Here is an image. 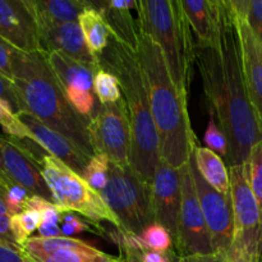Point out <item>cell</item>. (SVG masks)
<instances>
[{
    "mask_svg": "<svg viewBox=\"0 0 262 262\" xmlns=\"http://www.w3.org/2000/svg\"><path fill=\"white\" fill-rule=\"evenodd\" d=\"M94 92L100 101V105L114 104L123 97L117 77L102 68L95 76Z\"/></svg>",
    "mask_w": 262,
    "mask_h": 262,
    "instance_id": "484cf974",
    "label": "cell"
},
{
    "mask_svg": "<svg viewBox=\"0 0 262 262\" xmlns=\"http://www.w3.org/2000/svg\"><path fill=\"white\" fill-rule=\"evenodd\" d=\"M169 257H170V262H181V256L176 252V250L169 251Z\"/></svg>",
    "mask_w": 262,
    "mask_h": 262,
    "instance_id": "bcb514c9",
    "label": "cell"
},
{
    "mask_svg": "<svg viewBox=\"0 0 262 262\" xmlns=\"http://www.w3.org/2000/svg\"><path fill=\"white\" fill-rule=\"evenodd\" d=\"M110 160L105 155H94L82 174L84 181L97 192H101L109 182Z\"/></svg>",
    "mask_w": 262,
    "mask_h": 262,
    "instance_id": "83f0119b",
    "label": "cell"
},
{
    "mask_svg": "<svg viewBox=\"0 0 262 262\" xmlns=\"http://www.w3.org/2000/svg\"><path fill=\"white\" fill-rule=\"evenodd\" d=\"M38 165L59 211L81 215L96 227H99L100 222H107L120 230L118 217L100 192L95 191L83 177L50 155L43 156Z\"/></svg>",
    "mask_w": 262,
    "mask_h": 262,
    "instance_id": "8992f818",
    "label": "cell"
},
{
    "mask_svg": "<svg viewBox=\"0 0 262 262\" xmlns=\"http://www.w3.org/2000/svg\"><path fill=\"white\" fill-rule=\"evenodd\" d=\"M122 239L140 251L148 250L166 253L174 248V239L169 230L158 223H152L146 227L138 235L122 233Z\"/></svg>",
    "mask_w": 262,
    "mask_h": 262,
    "instance_id": "cb8c5ba5",
    "label": "cell"
},
{
    "mask_svg": "<svg viewBox=\"0 0 262 262\" xmlns=\"http://www.w3.org/2000/svg\"><path fill=\"white\" fill-rule=\"evenodd\" d=\"M0 36L18 50L41 51L37 25L27 0H0Z\"/></svg>",
    "mask_w": 262,
    "mask_h": 262,
    "instance_id": "2e32d148",
    "label": "cell"
},
{
    "mask_svg": "<svg viewBox=\"0 0 262 262\" xmlns=\"http://www.w3.org/2000/svg\"><path fill=\"white\" fill-rule=\"evenodd\" d=\"M197 43H212L219 36L220 0L182 2Z\"/></svg>",
    "mask_w": 262,
    "mask_h": 262,
    "instance_id": "d6986e66",
    "label": "cell"
},
{
    "mask_svg": "<svg viewBox=\"0 0 262 262\" xmlns=\"http://www.w3.org/2000/svg\"><path fill=\"white\" fill-rule=\"evenodd\" d=\"M66 96L73 109L82 117L91 118L96 113V95L95 92L86 91L78 87H68L64 90Z\"/></svg>",
    "mask_w": 262,
    "mask_h": 262,
    "instance_id": "4dcf8cb0",
    "label": "cell"
},
{
    "mask_svg": "<svg viewBox=\"0 0 262 262\" xmlns=\"http://www.w3.org/2000/svg\"><path fill=\"white\" fill-rule=\"evenodd\" d=\"M137 55L160 140V158L173 168L181 169L188 163L197 146L189 120L187 96L174 84L158 43L141 31Z\"/></svg>",
    "mask_w": 262,
    "mask_h": 262,
    "instance_id": "7a4b0ae2",
    "label": "cell"
},
{
    "mask_svg": "<svg viewBox=\"0 0 262 262\" xmlns=\"http://www.w3.org/2000/svg\"><path fill=\"white\" fill-rule=\"evenodd\" d=\"M94 155H105L118 166H130L132 132L124 99L100 105L87 125Z\"/></svg>",
    "mask_w": 262,
    "mask_h": 262,
    "instance_id": "9c48e42d",
    "label": "cell"
},
{
    "mask_svg": "<svg viewBox=\"0 0 262 262\" xmlns=\"http://www.w3.org/2000/svg\"><path fill=\"white\" fill-rule=\"evenodd\" d=\"M7 197H8V182H5L4 179L0 178V216H9Z\"/></svg>",
    "mask_w": 262,
    "mask_h": 262,
    "instance_id": "ee69618b",
    "label": "cell"
},
{
    "mask_svg": "<svg viewBox=\"0 0 262 262\" xmlns=\"http://www.w3.org/2000/svg\"><path fill=\"white\" fill-rule=\"evenodd\" d=\"M196 64L210 113L228 138V168L242 165L262 141V120L251 104L241 61L239 38L230 0H220L219 36L212 43H197Z\"/></svg>",
    "mask_w": 262,
    "mask_h": 262,
    "instance_id": "6da1fadb",
    "label": "cell"
},
{
    "mask_svg": "<svg viewBox=\"0 0 262 262\" xmlns=\"http://www.w3.org/2000/svg\"><path fill=\"white\" fill-rule=\"evenodd\" d=\"M214 117L215 115L210 113L209 124L205 130V143L209 150H211L222 159H225L228 155V138L219 124L215 122Z\"/></svg>",
    "mask_w": 262,
    "mask_h": 262,
    "instance_id": "d6a6232c",
    "label": "cell"
},
{
    "mask_svg": "<svg viewBox=\"0 0 262 262\" xmlns=\"http://www.w3.org/2000/svg\"><path fill=\"white\" fill-rule=\"evenodd\" d=\"M12 69V82L19 100L20 113L31 114L94 156L87 132L91 118L82 117L73 109L45 54L17 50Z\"/></svg>",
    "mask_w": 262,
    "mask_h": 262,
    "instance_id": "3957f363",
    "label": "cell"
},
{
    "mask_svg": "<svg viewBox=\"0 0 262 262\" xmlns=\"http://www.w3.org/2000/svg\"><path fill=\"white\" fill-rule=\"evenodd\" d=\"M248 0H230L239 38L243 77L251 104L262 120V45L247 19Z\"/></svg>",
    "mask_w": 262,
    "mask_h": 262,
    "instance_id": "7c38bea8",
    "label": "cell"
},
{
    "mask_svg": "<svg viewBox=\"0 0 262 262\" xmlns=\"http://www.w3.org/2000/svg\"><path fill=\"white\" fill-rule=\"evenodd\" d=\"M141 260L142 262H170L169 252L161 253L156 251L143 250L141 251Z\"/></svg>",
    "mask_w": 262,
    "mask_h": 262,
    "instance_id": "7bdbcfd3",
    "label": "cell"
},
{
    "mask_svg": "<svg viewBox=\"0 0 262 262\" xmlns=\"http://www.w3.org/2000/svg\"><path fill=\"white\" fill-rule=\"evenodd\" d=\"M78 23L89 49L94 55L100 58V55L109 45L112 33L101 13L96 8L92 7L91 2L89 7L83 10V13L79 15Z\"/></svg>",
    "mask_w": 262,
    "mask_h": 262,
    "instance_id": "603a6c76",
    "label": "cell"
},
{
    "mask_svg": "<svg viewBox=\"0 0 262 262\" xmlns=\"http://www.w3.org/2000/svg\"><path fill=\"white\" fill-rule=\"evenodd\" d=\"M104 17L110 33L115 40L132 50L138 49V22L133 18L132 9L137 10L138 0H90Z\"/></svg>",
    "mask_w": 262,
    "mask_h": 262,
    "instance_id": "ac0fdd59",
    "label": "cell"
},
{
    "mask_svg": "<svg viewBox=\"0 0 262 262\" xmlns=\"http://www.w3.org/2000/svg\"><path fill=\"white\" fill-rule=\"evenodd\" d=\"M155 223L169 230L176 241L182 206L181 169H176L160 159L151 184Z\"/></svg>",
    "mask_w": 262,
    "mask_h": 262,
    "instance_id": "4fadbf2b",
    "label": "cell"
},
{
    "mask_svg": "<svg viewBox=\"0 0 262 262\" xmlns=\"http://www.w3.org/2000/svg\"><path fill=\"white\" fill-rule=\"evenodd\" d=\"M194 161L205 181L223 194H230L229 169L220 156L207 147L193 148Z\"/></svg>",
    "mask_w": 262,
    "mask_h": 262,
    "instance_id": "7402d4cb",
    "label": "cell"
},
{
    "mask_svg": "<svg viewBox=\"0 0 262 262\" xmlns=\"http://www.w3.org/2000/svg\"><path fill=\"white\" fill-rule=\"evenodd\" d=\"M181 262H227V258L219 253H214V255H194L181 257Z\"/></svg>",
    "mask_w": 262,
    "mask_h": 262,
    "instance_id": "b9f144b4",
    "label": "cell"
},
{
    "mask_svg": "<svg viewBox=\"0 0 262 262\" xmlns=\"http://www.w3.org/2000/svg\"><path fill=\"white\" fill-rule=\"evenodd\" d=\"M41 220H42V215L36 210H25L20 214L10 217L13 234L20 247L28 238L33 237V233L37 232L38 227L41 225Z\"/></svg>",
    "mask_w": 262,
    "mask_h": 262,
    "instance_id": "4316f807",
    "label": "cell"
},
{
    "mask_svg": "<svg viewBox=\"0 0 262 262\" xmlns=\"http://www.w3.org/2000/svg\"><path fill=\"white\" fill-rule=\"evenodd\" d=\"M32 258L36 262H107L114 257L81 239L77 245L60 248L50 255L33 256Z\"/></svg>",
    "mask_w": 262,
    "mask_h": 262,
    "instance_id": "d4e9b609",
    "label": "cell"
},
{
    "mask_svg": "<svg viewBox=\"0 0 262 262\" xmlns=\"http://www.w3.org/2000/svg\"><path fill=\"white\" fill-rule=\"evenodd\" d=\"M36 25L43 54L58 51L95 71L99 72L101 69L100 58L94 55L89 49L78 22L50 23L36 20Z\"/></svg>",
    "mask_w": 262,
    "mask_h": 262,
    "instance_id": "5bb4252c",
    "label": "cell"
},
{
    "mask_svg": "<svg viewBox=\"0 0 262 262\" xmlns=\"http://www.w3.org/2000/svg\"><path fill=\"white\" fill-rule=\"evenodd\" d=\"M0 262H25L20 248L0 246Z\"/></svg>",
    "mask_w": 262,
    "mask_h": 262,
    "instance_id": "60d3db41",
    "label": "cell"
},
{
    "mask_svg": "<svg viewBox=\"0 0 262 262\" xmlns=\"http://www.w3.org/2000/svg\"><path fill=\"white\" fill-rule=\"evenodd\" d=\"M113 239H114V242L119 247L120 256H122L124 262H142V260H141V251L123 242V239L120 238L119 230H118L117 235H113Z\"/></svg>",
    "mask_w": 262,
    "mask_h": 262,
    "instance_id": "ab89813d",
    "label": "cell"
},
{
    "mask_svg": "<svg viewBox=\"0 0 262 262\" xmlns=\"http://www.w3.org/2000/svg\"><path fill=\"white\" fill-rule=\"evenodd\" d=\"M138 30L161 49L169 74L181 94L188 96L196 41L181 0H138Z\"/></svg>",
    "mask_w": 262,
    "mask_h": 262,
    "instance_id": "5b68a950",
    "label": "cell"
},
{
    "mask_svg": "<svg viewBox=\"0 0 262 262\" xmlns=\"http://www.w3.org/2000/svg\"><path fill=\"white\" fill-rule=\"evenodd\" d=\"M189 166H191L197 197L211 235L215 253L227 256L232 246L233 230H234L230 194L220 193L205 181L197 169L193 152L189 158Z\"/></svg>",
    "mask_w": 262,
    "mask_h": 262,
    "instance_id": "8fae6325",
    "label": "cell"
},
{
    "mask_svg": "<svg viewBox=\"0 0 262 262\" xmlns=\"http://www.w3.org/2000/svg\"><path fill=\"white\" fill-rule=\"evenodd\" d=\"M60 229L63 237L74 238V235L82 234L84 232H92L91 227L74 212H63L60 220Z\"/></svg>",
    "mask_w": 262,
    "mask_h": 262,
    "instance_id": "e575fe53",
    "label": "cell"
},
{
    "mask_svg": "<svg viewBox=\"0 0 262 262\" xmlns=\"http://www.w3.org/2000/svg\"><path fill=\"white\" fill-rule=\"evenodd\" d=\"M247 19L262 45V0H248Z\"/></svg>",
    "mask_w": 262,
    "mask_h": 262,
    "instance_id": "74e56055",
    "label": "cell"
},
{
    "mask_svg": "<svg viewBox=\"0 0 262 262\" xmlns=\"http://www.w3.org/2000/svg\"><path fill=\"white\" fill-rule=\"evenodd\" d=\"M246 166L251 189L262 210V141L251 148Z\"/></svg>",
    "mask_w": 262,
    "mask_h": 262,
    "instance_id": "f1b7e54d",
    "label": "cell"
},
{
    "mask_svg": "<svg viewBox=\"0 0 262 262\" xmlns=\"http://www.w3.org/2000/svg\"><path fill=\"white\" fill-rule=\"evenodd\" d=\"M42 220L41 225L37 229V235L36 237L41 238H59L63 237V233L60 229V220L63 212L59 211L58 207L54 204H50L48 207L41 210Z\"/></svg>",
    "mask_w": 262,
    "mask_h": 262,
    "instance_id": "1f68e13d",
    "label": "cell"
},
{
    "mask_svg": "<svg viewBox=\"0 0 262 262\" xmlns=\"http://www.w3.org/2000/svg\"><path fill=\"white\" fill-rule=\"evenodd\" d=\"M32 194L28 191H26L23 187L18 186L14 182L8 183V211H9V216H15V215L20 214L26 210L27 202Z\"/></svg>",
    "mask_w": 262,
    "mask_h": 262,
    "instance_id": "836d02e7",
    "label": "cell"
},
{
    "mask_svg": "<svg viewBox=\"0 0 262 262\" xmlns=\"http://www.w3.org/2000/svg\"><path fill=\"white\" fill-rule=\"evenodd\" d=\"M0 156L5 176L32 196L53 202V194L42 176L37 161L10 137L0 136ZM54 204V202H53Z\"/></svg>",
    "mask_w": 262,
    "mask_h": 262,
    "instance_id": "9a60e30c",
    "label": "cell"
},
{
    "mask_svg": "<svg viewBox=\"0 0 262 262\" xmlns=\"http://www.w3.org/2000/svg\"><path fill=\"white\" fill-rule=\"evenodd\" d=\"M0 101L4 102L15 115L20 113L19 100L15 94L14 84L2 73H0Z\"/></svg>",
    "mask_w": 262,
    "mask_h": 262,
    "instance_id": "d590c367",
    "label": "cell"
},
{
    "mask_svg": "<svg viewBox=\"0 0 262 262\" xmlns=\"http://www.w3.org/2000/svg\"><path fill=\"white\" fill-rule=\"evenodd\" d=\"M101 68L118 78L127 104L132 132L130 166L141 181L151 187L160 161V140L150 107L145 76L137 51L110 37L109 45L100 55Z\"/></svg>",
    "mask_w": 262,
    "mask_h": 262,
    "instance_id": "277c9868",
    "label": "cell"
},
{
    "mask_svg": "<svg viewBox=\"0 0 262 262\" xmlns=\"http://www.w3.org/2000/svg\"><path fill=\"white\" fill-rule=\"evenodd\" d=\"M182 206L179 212L178 232L174 241V250L181 257L194 255H214L209 228L197 197L192 178L189 160L181 168Z\"/></svg>",
    "mask_w": 262,
    "mask_h": 262,
    "instance_id": "30bf717a",
    "label": "cell"
},
{
    "mask_svg": "<svg viewBox=\"0 0 262 262\" xmlns=\"http://www.w3.org/2000/svg\"><path fill=\"white\" fill-rule=\"evenodd\" d=\"M45 56L51 71L64 90L68 87H78L94 92V82L97 71L58 51L45 54Z\"/></svg>",
    "mask_w": 262,
    "mask_h": 262,
    "instance_id": "ffe728a7",
    "label": "cell"
},
{
    "mask_svg": "<svg viewBox=\"0 0 262 262\" xmlns=\"http://www.w3.org/2000/svg\"><path fill=\"white\" fill-rule=\"evenodd\" d=\"M227 262H262V260L258 258L248 257V256L243 255H234V256H227Z\"/></svg>",
    "mask_w": 262,
    "mask_h": 262,
    "instance_id": "f6af8a7d",
    "label": "cell"
},
{
    "mask_svg": "<svg viewBox=\"0 0 262 262\" xmlns=\"http://www.w3.org/2000/svg\"><path fill=\"white\" fill-rule=\"evenodd\" d=\"M20 122L30 129L36 142L46 151L50 156L58 159L67 166L78 173L79 176L84 173V169L89 165L92 156L82 151L78 146L74 145L72 141L64 137L60 133L55 132L48 125L41 123L31 114L19 113L18 114Z\"/></svg>",
    "mask_w": 262,
    "mask_h": 262,
    "instance_id": "e0dca14e",
    "label": "cell"
},
{
    "mask_svg": "<svg viewBox=\"0 0 262 262\" xmlns=\"http://www.w3.org/2000/svg\"><path fill=\"white\" fill-rule=\"evenodd\" d=\"M107 262H124V260H123V257H122V256H118V257H114V258H112V260H110V261H107Z\"/></svg>",
    "mask_w": 262,
    "mask_h": 262,
    "instance_id": "681fc988",
    "label": "cell"
},
{
    "mask_svg": "<svg viewBox=\"0 0 262 262\" xmlns=\"http://www.w3.org/2000/svg\"><path fill=\"white\" fill-rule=\"evenodd\" d=\"M23 260H25V262H36L32 257H31V256H28L27 253L25 252H23Z\"/></svg>",
    "mask_w": 262,
    "mask_h": 262,
    "instance_id": "c3c4849f",
    "label": "cell"
},
{
    "mask_svg": "<svg viewBox=\"0 0 262 262\" xmlns=\"http://www.w3.org/2000/svg\"><path fill=\"white\" fill-rule=\"evenodd\" d=\"M0 246L22 250V247L15 241L14 234H13L10 216H0Z\"/></svg>",
    "mask_w": 262,
    "mask_h": 262,
    "instance_id": "f35d334b",
    "label": "cell"
},
{
    "mask_svg": "<svg viewBox=\"0 0 262 262\" xmlns=\"http://www.w3.org/2000/svg\"><path fill=\"white\" fill-rule=\"evenodd\" d=\"M17 50V48L0 36V73L10 81L13 79V58Z\"/></svg>",
    "mask_w": 262,
    "mask_h": 262,
    "instance_id": "8d00e7d4",
    "label": "cell"
},
{
    "mask_svg": "<svg viewBox=\"0 0 262 262\" xmlns=\"http://www.w3.org/2000/svg\"><path fill=\"white\" fill-rule=\"evenodd\" d=\"M0 125H2L3 130L8 135V137L17 138V140H32L36 142L32 133L20 122L18 115H15L2 101H0Z\"/></svg>",
    "mask_w": 262,
    "mask_h": 262,
    "instance_id": "f546056e",
    "label": "cell"
},
{
    "mask_svg": "<svg viewBox=\"0 0 262 262\" xmlns=\"http://www.w3.org/2000/svg\"><path fill=\"white\" fill-rule=\"evenodd\" d=\"M0 178L4 179V181H5V182H8V183H9V182H12V181H10L9 178H8L7 176H5L4 170H3V165H2V156H0Z\"/></svg>",
    "mask_w": 262,
    "mask_h": 262,
    "instance_id": "7dc6e473",
    "label": "cell"
},
{
    "mask_svg": "<svg viewBox=\"0 0 262 262\" xmlns=\"http://www.w3.org/2000/svg\"><path fill=\"white\" fill-rule=\"evenodd\" d=\"M100 194L119 220V232L138 235L155 223L151 187L141 181L132 166L110 163L109 182Z\"/></svg>",
    "mask_w": 262,
    "mask_h": 262,
    "instance_id": "52a82bcc",
    "label": "cell"
},
{
    "mask_svg": "<svg viewBox=\"0 0 262 262\" xmlns=\"http://www.w3.org/2000/svg\"><path fill=\"white\" fill-rule=\"evenodd\" d=\"M36 20L50 23L78 22L90 0H27Z\"/></svg>",
    "mask_w": 262,
    "mask_h": 262,
    "instance_id": "44dd1931",
    "label": "cell"
},
{
    "mask_svg": "<svg viewBox=\"0 0 262 262\" xmlns=\"http://www.w3.org/2000/svg\"><path fill=\"white\" fill-rule=\"evenodd\" d=\"M228 169L234 230L227 256L243 255L262 260V210L251 189L247 166L245 163Z\"/></svg>",
    "mask_w": 262,
    "mask_h": 262,
    "instance_id": "ba28073f",
    "label": "cell"
}]
</instances>
